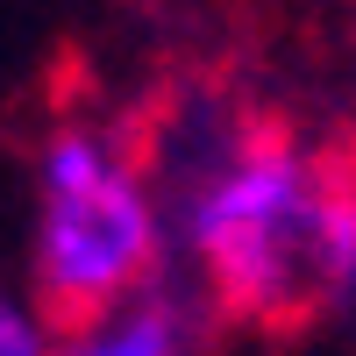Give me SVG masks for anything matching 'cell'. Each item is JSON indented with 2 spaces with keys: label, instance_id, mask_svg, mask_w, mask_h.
Instances as JSON below:
<instances>
[{
  "label": "cell",
  "instance_id": "cell-1",
  "mask_svg": "<svg viewBox=\"0 0 356 356\" xmlns=\"http://www.w3.org/2000/svg\"><path fill=\"white\" fill-rule=\"evenodd\" d=\"M171 207L221 328L257 342L335 328L349 292V143H300L250 107Z\"/></svg>",
  "mask_w": 356,
  "mask_h": 356
},
{
  "label": "cell",
  "instance_id": "cell-2",
  "mask_svg": "<svg viewBox=\"0 0 356 356\" xmlns=\"http://www.w3.org/2000/svg\"><path fill=\"white\" fill-rule=\"evenodd\" d=\"M164 207L129 143L86 122L43 136L36 235H29V307L50 342H79L157 292Z\"/></svg>",
  "mask_w": 356,
  "mask_h": 356
},
{
  "label": "cell",
  "instance_id": "cell-3",
  "mask_svg": "<svg viewBox=\"0 0 356 356\" xmlns=\"http://www.w3.org/2000/svg\"><path fill=\"white\" fill-rule=\"evenodd\" d=\"M50 356H186V314L164 292H150V300H136L129 314H114L93 335L50 342Z\"/></svg>",
  "mask_w": 356,
  "mask_h": 356
},
{
  "label": "cell",
  "instance_id": "cell-4",
  "mask_svg": "<svg viewBox=\"0 0 356 356\" xmlns=\"http://www.w3.org/2000/svg\"><path fill=\"white\" fill-rule=\"evenodd\" d=\"M0 356H50V335L29 300H15L8 285H0Z\"/></svg>",
  "mask_w": 356,
  "mask_h": 356
}]
</instances>
